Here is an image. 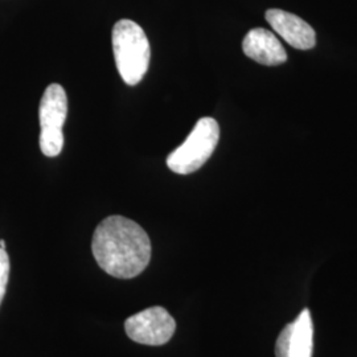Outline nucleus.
Here are the masks:
<instances>
[{"label": "nucleus", "mask_w": 357, "mask_h": 357, "mask_svg": "<svg viewBox=\"0 0 357 357\" xmlns=\"http://www.w3.org/2000/svg\"><path fill=\"white\" fill-rule=\"evenodd\" d=\"M220 126L216 119L205 116L197 121L183 144L167 158L168 168L178 175H190L204 166L216 150Z\"/></svg>", "instance_id": "7ed1b4c3"}, {"label": "nucleus", "mask_w": 357, "mask_h": 357, "mask_svg": "<svg viewBox=\"0 0 357 357\" xmlns=\"http://www.w3.org/2000/svg\"><path fill=\"white\" fill-rule=\"evenodd\" d=\"M113 52L119 76L130 86L138 85L147 73L151 50L142 26L122 19L113 28Z\"/></svg>", "instance_id": "f03ea898"}, {"label": "nucleus", "mask_w": 357, "mask_h": 357, "mask_svg": "<svg viewBox=\"0 0 357 357\" xmlns=\"http://www.w3.org/2000/svg\"><path fill=\"white\" fill-rule=\"evenodd\" d=\"M243 50L249 59L266 66L281 65L287 60L281 41L265 28H255L248 32L243 38Z\"/></svg>", "instance_id": "6e6552de"}, {"label": "nucleus", "mask_w": 357, "mask_h": 357, "mask_svg": "<svg viewBox=\"0 0 357 357\" xmlns=\"http://www.w3.org/2000/svg\"><path fill=\"white\" fill-rule=\"evenodd\" d=\"M68 115V97L59 84L50 85L41 98L38 107L40 119V149L48 158L60 155L64 147L65 121Z\"/></svg>", "instance_id": "20e7f679"}, {"label": "nucleus", "mask_w": 357, "mask_h": 357, "mask_svg": "<svg viewBox=\"0 0 357 357\" xmlns=\"http://www.w3.org/2000/svg\"><path fill=\"white\" fill-rule=\"evenodd\" d=\"M93 255L105 273L119 280L138 277L151 261V241L146 230L123 216L106 217L94 230Z\"/></svg>", "instance_id": "f257e3e1"}, {"label": "nucleus", "mask_w": 357, "mask_h": 357, "mask_svg": "<svg viewBox=\"0 0 357 357\" xmlns=\"http://www.w3.org/2000/svg\"><path fill=\"white\" fill-rule=\"evenodd\" d=\"M128 337L139 344L165 345L176 331V321L165 307L146 308L125 321Z\"/></svg>", "instance_id": "39448f33"}, {"label": "nucleus", "mask_w": 357, "mask_h": 357, "mask_svg": "<svg viewBox=\"0 0 357 357\" xmlns=\"http://www.w3.org/2000/svg\"><path fill=\"white\" fill-rule=\"evenodd\" d=\"M8 277H10V257L7 255L6 249L0 248V305L6 295Z\"/></svg>", "instance_id": "1a4fd4ad"}, {"label": "nucleus", "mask_w": 357, "mask_h": 357, "mask_svg": "<svg viewBox=\"0 0 357 357\" xmlns=\"http://www.w3.org/2000/svg\"><path fill=\"white\" fill-rule=\"evenodd\" d=\"M0 248H1V249H6V241H4V240H0Z\"/></svg>", "instance_id": "9d476101"}, {"label": "nucleus", "mask_w": 357, "mask_h": 357, "mask_svg": "<svg viewBox=\"0 0 357 357\" xmlns=\"http://www.w3.org/2000/svg\"><path fill=\"white\" fill-rule=\"evenodd\" d=\"M314 326L308 308L282 330L275 343L277 357H312Z\"/></svg>", "instance_id": "423d86ee"}, {"label": "nucleus", "mask_w": 357, "mask_h": 357, "mask_svg": "<svg viewBox=\"0 0 357 357\" xmlns=\"http://www.w3.org/2000/svg\"><path fill=\"white\" fill-rule=\"evenodd\" d=\"M266 20L283 40L296 50L308 51L317 44L314 28L294 13L271 8L266 11Z\"/></svg>", "instance_id": "0eeeda50"}]
</instances>
